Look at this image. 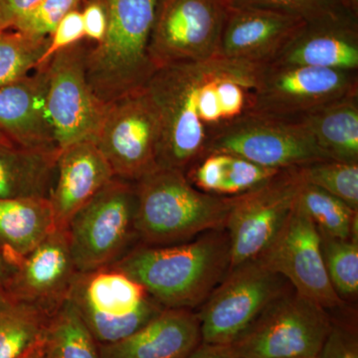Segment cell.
Instances as JSON below:
<instances>
[{"instance_id": "5bb4252c", "label": "cell", "mask_w": 358, "mask_h": 358, "mask_svg": "<svg viewBox=\"0 0 358 358\" xmlns=\"http://www.w3.org/2000/svg\"><path fill=\"white\" fill-rule=\"evenodd\" d=\"M258 258L303 298L327 310L345 306L327 275L319 230L298 204Z\"/></svg>"}, {"instance_id": "8992f818", "label": "cell", "mask_w": 358, "mask_h": 358, "mask_svg": "<svg viewBox=\"0 0 358 358\" xmlns=\"http://www.w3.org/2000/svg\"><path fill=\"white\" fill-rule=\"evenodd\" d=\"M68 300L98 345L127 338L166 308L138 282L112 266L78 273Z\"/></svg>"}, {"instance_id": "f546056e", "label": "cell", "mask_w": 358, "mask_h": 358, "mask_svg": "<svg viewBox=\"0 0 358 358\" xmlns=\"http://www.w3.org/2000/svg\"><path fill=\"white\" fill-rule=\"evenodd\" d=\"M303 182L315 186L358 210V164L327 159L298 167Z\"/></svg>"}, {"instance_id": "4fadbf2b", "label": "cell", "mask_w": 358, "mask_h": 358, "mask_svg": "<svg viewBox=\"0 0 358 358\" xmlns=\"http://www.w3.org/2000/svg\"><path fill=\"white\" fill-rule=\"evenodd\" d=\"M87 51L80 42L46 64L47 108L59 152L81 141L95 143L107 109L87 79Z\"/></svg>"}, {"instance_id": "cb8c5ba5", "label": "cell", "mask_w": 358, "mask_h": 358, "mask_svg": "<svg viewBox=\"0 0 358 358\" xmlns=\"http://www.w3.org/2000/svg\"><path fill=\"white\" fill-rule=\"evenodd\" d=\"M58 155L0 143V199H49Z\"/></svg>"}, {"instance_id": "44dd1931", "label": "cell", "mask_w": 358, "mask_h": 358, "mask_svg": "<svg viewBox=\"0 0 358 358\" xmlns=\"http://www.w3.org/2000/svg\"><path fill=\"white\" fill-rule=\"evenodd\" d=\"M201 343L199 315L164 308L127 338L99 345L100 358H186Z\"/></svg>"}, {"instance_id": "6da1fadb", "label": "cell", "mask_w": 358, "mask_h": 358, "mask_svg": "<svg viewBox=\"0 0 358 358\" xmlns=\"http://www.w3.org/2000/svg\"><path fill=\"white\" fill-rule=\"evenodd\" d=\"M264 66L222 57L155 70L145 89L159 115L157 166L185 173L253 114Z\"/></svg>"}, {"instance_id": "e0dca14e", "label": "cell", "mask_w": 358, "mask_h": 358, "mask_svg": "<svg viewBox=\"0 0 358 358\" xmlns=\"http://www.w3.org/2000/svg\"><path fill=\"white\" fill-rule=\"evenodd\" d=\"M305 22L272 9L230 4L217 56L250 64H272Z\"/></svg>"}, {"instance_id": "d6986e66", "label": "cell", "mask_w": 358, "mask_h": 358, "mask_svg": "<svg viewBox=\"0 0 358 358\" xmlns=\"http://www.w3.org/2000/svg\"><path fill=\"white\" fill-rule=\"evenodd\" d=\"M272 64L358 72V16L334 14L306 21Z\"/></svg>"}, {"instance_id": "60d3db41", "label": "cell", "mask_w": 358, "mask_h": 358, "mask_svg": "<svg viewBox=\"0 0 358 358\" xmlns=\"http://www.w3.org/2000/svg\"><path fill=\"white\" fill-rule=\"evenodd\" d=\"M0 143H3V145H7V143H4V141L2 140H0Z\"/></svg>"}, {"instance_id": "603a6c76", "label": "cell", "mask_w": 358, "mask_h": 358, "mask_svg": "<svg viewBox=\"0 0 358 358\" xmlns=\"http://www.w3.org/2000/svg\"><path fill=\"white\" fill-rule=\"evenodd\" d=\"M281 171L258 166L229 152H210L188 167L185 174L200 192L232 197L264 185Z\"/></svg>"}, {"instance_id": "8d00e7d4", "label": "cell", "mask_w": 358, "mask_h": 358, "mask_svg": "<svg viewBox=\"0 0 358 358\" xmlns=\"http://www.w3.org/2000/svg\"><path fill=\"white\" fill-rule=\"evenodd\" d=\"M42 0H0V30H11L26 13Z\"/></svg>"}, {"instance_id": "ffe728a7", "label": "cell", "mask_w": 358, "mask_h": 358, "mask_svg": "<svg viewBox=\"0 0 358 358\" xmlns=\"http://www.w3.org/2000/svg\"><path fill=\"white\" fill-rule=\"evenodd\" d=\"M56 179L49 195L57 229L115 178L109 162L94 141L74 143L60 150Z\"/></svg>"}, {"instance_id": "8fae6325", "label": "cell", "mask_w": 358, "mask_h": 358, "mask_svg": "<svg viewBox=\"0 0 358 358\" xmlns=\"http://www.w3.org/2000/svg\"><path fill=\"white\" fill-rule=\"evenodd\" d=\"M303 185L298 169H285L264 185L231 197L225 230L230 270L258 258L293 211Z\"/></svg>"}, {"instance_id": "ba28073f", "label": "cell", "mask_w": 358, "mask_h": 358, "mask_svg": "<svg viewBox=\"0 0 358 358\" xmlns=\"http://www.w3.org/2000/svg\"><path fill=\"white\" fill-rule=\"evenodd\" d=\"M288 284L259 258L230 270L197 313L201 343L230 345L266 308L291 291Z\"/></svg>"}, {"instance_id": "d4e9b609", "label": "cell", "mask_w": 358, "mask_h": 358, "mask_svg": "<svg viewBox=\"0 0 358 358\" xmlns=\"http://www.w3.org/2000/svg\"><path fill=\"white\" fill-rule=\"evenodd\" d=\"M299 122L327 159L358 164V94L329 103Z\"/></svg>"}, {"instance_id": "e575fe53", "label": "cell", "mask_w": 358, "mask_h": 358, "mask_svg": "<svg viewBox=\"0 0 358 358\" xmlns=\"http://www.w3.org/2000/svg\"><path fill=\"white\" fill-rule=\"evenodd\" d=\"M317 358H358V339L355 326L334 322Z\"/></svg>"}, {"instance_id": "9a60e30c", "label": "cell", "mask_w": 358, "mask_h": 358, "mask_svg": "<svg viewBox=\"0 0 358 358\" xmlns=\"http://www.w3.org/2000/svg\"><path fill=\"white\" fill-rule=\"evenodd\" d=\"M210 152H229L277 171L327 159L301 122L255 113L219 136Z\"/></svg>"}, {"instance_id": "9c48e42d", "label": "cell", "mask_w": 358, "mask_h": 358, "mask_svg": "<svg viewBox=\"0 0 358 358\" xmlns=\"http://www.w3.org/2000/svg\"><path fill=\"white\" fill-rule=\"evenodd\" d=\"M231 0H162L148 54L155 70L217 57Z\"/></svg>"}, {"instance_id": "52a82bcc", "label": "cell", "mask_w": 358, "mask_h": 358, "mask_svg": "<svg viewBox=\"0 0 358 358\" xmlns=\"http://www.w3.org/2000/svg\"><path fill=\"white\" fill-rule=\"evenodd\" d=\"M331 327L326 308L289 291L222 346L240 358H317Z\"/></svg>"}, {"instance_id": "74e56055", "label": "cell", "mask_w": 358, "mask_h": 358, "mask_svg": "<svg viewBox=\"0 0 358 358\" xmlns=\"http://www.w3.org/2000/svg\"><path fill=\"white\" fill-rule=\"evenodd\" d=\"M186 358H240L231 353L222 345H211L200 343Z\"/></svg>"}, {"instance_id": "83f0119b", "label": "cell", "mask_w": 358, "mask_h": 358, "mask_svg": "<svg viewBox=\"0 0 358 358\" xmlns=\"http://www.w3.org/2000/svg\"><path fill=\"white\" fill-rule=\"evenodd\" d=\"M296 204L312 219L322 236L357 241L358 210L343 200L303 181Z\"/></svg>"}, {"instance_id": "1f68e13d", "label": "cell", "mask_w": 358, "mask_h": 358, "mask_svg": "<svg viewBox=\"0 0 358 358\" xmlns=\"http://www.w3.org/2000/svg\"><path fill=\"white\" fill-rule=\"evenodd\" d=\"M231 4L272 9L305 21L334 14L358 16V0H231Z\"/></svg>"}, {"instance_id": "4316f807", "label": "cell", "mask_w": 358, "mask_h": 358, "mask_svg": "<svg viewBox=\"0 0 358 358\" xmlns=\"http://www.w3.org/2000/svg\"><path fill=\"white\" fill-rule=\"evenodd\" d=\"M44 358H100L98 343L69 300L50 315Z\"/></svg>"}, {"instance_id": "f35d334b", "label": "cell", "mask_w": 358, "mask_h": 358, "mask_svg": "<svg viewBox=\"0 0 358 358\" xmlns=\"http://www.w3.org/2000/svg\"><path fill=\"white\" fill-rule=\"evenodd\" d=\"M14 268L8 262L3 251L0 248V288H4L13 275Z\"/></svg>"}, {"instance_id": "7402d4cb", "label": "cell", "mask_w": 358, "mask_h": 358, "mask_svg": "<svg viewBox=\"0 0 358 358\" xmlns=\"http://www.w3.org/2000/svg\"><path fill=\"white\" fill-rule=\"evenodd\" d=\"M55 229L49 199H0V248L13 268Z\"/></svg>"}, {"instance_id": "836d02e7", "label": "cell", "mask_w": 358, "mask_h": 358, "mask_svg": "<svg viewBox=\"0 0 358 358\" xmlns=\"http://www.w3.org/2000/svg\"><path fill=\"white\" fill-rule=\"evenodd\" d=\"M85 38L82 14L77 9L70 11L56 26L49 37V44L43 55L40 58L38 66L46 65L56 54L74 46Z\"/></svg>"}, {"instance_id": "2e32d148", "label": "cell", "mask_w": 358, "mask_h": 358, "mask_svg": "<svg viewBox=\"0 0 358 358\" xmlns=\"http://www.w3.org/2000/svg\"><path fill=\"white\" fill-rule=\"evenodd\" d=\"M78 273L66 230L55 229L21 259L4 289L51 315L68 300Z\"/></svg>"}, {"instance_id": "5b68a950", "label": "cell", "mask_w": 358, "mask_h": 358, "mask_svg": "<svg viewBox=\"0 0 358 358\" xmlns=\"http://www.w3.org/2000/svg\"><path fill=\"white\" fill-rule=\"evenodd\" d=\"M136 182L115 178L71 218L66 233L78 272L117 263L136 237Z\"/></svg>"}, {"instance_id": "ac0fdd59", "label": "cell", "mask_w": 358, "mask_h": 358, "mask_svg": "<svg viewBox=\"0 0 358 358\" xmlns=\"http://www.w3.org/2000/svg\"><path fill=\"white\" fill-rule=\"evenodd\" d=\"M47 91V65L0 87V140L25 150L59 152Z\"/></svg>"}, {"instance_id": "484cf974", "label": "cell", "mask_w": 358, "mask_h": 358, "mask_svg": "<svg viewBox=\"0 0 358 358\" xmlns=\"http://www.w3.org/2000/svg\"><path fill=\"white\" fill-rule=\"evenodd\" d=\"M50 315L0 288V358H20L44 338Z\"/></svg>"}, {"instance_id": "f1b7e54d", "label": "cell", "mask_w": 358, "mask_h": 358, "mask_svg": "<svg viewBox=\"0 0 358 358\" xmlns=\"http://www.w3.org/2000/svg\"><path fill=\"white\" fill-rule=\"evenodd\" d=\"M48 38H35L15 30H0V87L31 73L38 66Z\"/></svg>"}, {"instance_id": "7c38bea8", "label": "cell", "mask_w": 358, "mask_h": 358, "mask_svg": "<svg viewBox=\"0 0 358 358\" xmlns=\"http://www.w3.org/2000/svg\"><path fill=\"white\" fill-rule=\"evenodd\" d=\"M353 94H358L357 71L271 64L261 73L254 113L299 122Z\"/></svg>"}, {"instance_id": "277c9868", "label": "cell", "mask_w": 358, "mask_h": 358, "mask_svg": "<svg viewBox=\"0 0 358 358\" xmlns=\"http://www.w3.org/2000/svg\"><path fill=\"white\" fill-rule=\"evenodd\" d=\"M107 30L101 43L88 49L87 79L106 105L143 89L155 72L148 54L162 0H102Z\"/></svg>"}, {"instance_id": "3957f363", "label": "cell", "mask_w": 358, "mask_h": 358, "mask_svg": "<svg viewBox=\"0 0 358 358\" xmlns=\"http://www.w3.org/2000/svg\"><path fill=\"white\" fill-rule=\"evenodd\" d=\"M136 231L148 246L185 243L223 229L231 197L200 192L178 169L157 167L136 182Z\"/></svg>"}, {"instance_id": "d590c367", "label": "cell", "mask_w": 358, "mask_h": 358, "mask_svg": "<svg viewBox=\"0 0 358 358\" xmlns=\"http://www.w3.org/2000/svg\"><path fill=\"white\" fill-rule=\"evenodd\" d=\"M85 38L94 43L103 41L107 30V13L102 0H93L82 11Z\"/></svg>"}, {"instance_id": "7a4b0ae2", "label": "cell", "mask_w": 358, "mask_h": 358, "mask_svg": "<svg viewBox=\"0 0 358 358\" xmlns=\"http://www.w3.org/2000/svg\"><path fill=\"white\" fill-rule=\"evenodd\" d=\"M112 267L138 282L162 307L193 310L203 305L229 272V238L223 228L185 243L143 245Z\"/></svg>"}, {"instance_id": "30bf717a", "label": "cell", "mask_w": 358, "mask_h": 358, "mask_svg": "<svg viewBox=\"0 0 358 358\" xmlns=\"http://www.w3.org/2000/svg\"><path fill=\"white\" fill-rule=\"evenodd\" d=\"M159 115L143 89L107 105L95 143L115 178L136 182L159 167Z\"/></svg>"}, {"instance_id": "4dcf8cb0", "label": "cell", "mask_w": 358, "mask_h": 358, "mask_svg": "<svg viewBox=\"0 0 358 358\" xmlns=\"http://www.w3.org/2000/svg\"><path fill=\"white\" fill-rule=\"evenodd\" d=\"M327 275L336 293L345 303L358 294V241L322 236Z\"/></svg>"}, {"instance_id": "ab89813d", "label": "cell", "mask_w": 358, "mask_h": 358, "mask_svg": "<svg viewBox=\"0 0 358 358\" xmlns=\"http://www.w3.org/2000/svg\"><path fill=\"white\" fill-rule=\"evenodd\" d=\"M45 352V336L44 338L37 341L20 358H44Z\"/></svg>"}, {"instance_id": "d6a6232c", "label": "cell", "mask_w": 358, "mask_h": 358, "mask_svg": "<svg viewBox=\"0 0 358 358\" xmlns=\"http://www.w3.org/2000/svg\"><path fill=\"white\" fill-rule=\"evenodd\" d=\"M81 0H42L14 24L13 29L35 38H48L58 23Z\"/></svg>"}]
</instances>
